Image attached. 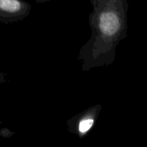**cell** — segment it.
Returning a JSON list of instances; mask_svg holds the SVG:
<instances>
[{
	"label": "cell",
	"instance_id": "6da1fadb",
	"mask_svg": "<svg viewBox=\"0 0 147 147\" xmlns=\"http://www.w3.org/2000/svg\"><path fill=\"white\" fill-rule=\"evenodd\" d=\"M88 16L91 34L78 53L83 72L111 65L116 47L125 39L127 29V0H89Z\"/></svg>",
	"mask_w": 147,
	"mask_h": 147
},
{
	"label": "cell",
	"instance_id": "8992f818",
	"mask_svg": "<svg viewBox=\"0 0 147 147\" xmlns=\"http://www.w3.org/2000/svg\"><path fill=\"white\" fill-rule=\"evenodd\" d=\"M37 3H39V4H43V3H46L47 1H50L51 0H34Z\"/></svg>",
	"mask_w": 147,
	"mask_h": 147
},
{
	"label": "cell",
	"instance_id": "5b68a950",
	"mask_svg": "<svg viewBox=\"0 0 147 147\" xmlns=\"http://www.w3.org/2000/svg\"><path fill=\"white\" fill-rule=\"evenodd\" d=\"M6 81V75L0 72V84Z\"/></svg>",
	"mask_w": 147,
	"mask_h": 147
},
{
	"label": "cell",
	"instance_id": "3957f363",
	"mask_svg": "<svg viewBox=\"0 0 147 147\" xmlns=\"http://www.w3.org/2000/svg\"><path fill=\"white\" fill-rule=\"evenodd\" d=\"M32 6L24 0H0V22H18L30 15Z\"/></svg>",
	"mask_w": 147,
	"mask_h": 147
},
{
	"label": "cell",
	"instance_id": "277c9868",
	"mask_svg": "<svg viewBox=\"0 0 147 147\" xmlns=\"http://www.w3.org/2000/svg\"><path fill=\"white\" fill-rule=\"evenodd\" d=\"M12 134H14V133L11 132L10 130H9L8 129L3 128V129H0V136H1V137L9 138L12 136Z\"/></svg>",
	"mask_w": 147,
	"mask_h": 147
},
{
	"label": "cell",
	"instance_id": "7a4b0ae2",
	"mask_svg": "<svg viewBox=\"0 0 147 147\" xmlns=\"http://www.w3.org/2000/svg\"><path fill=\"white\" fill-rule=\"evenodd\" d=\"M101 110V105H94L72 116L67 121L68 132L80 139L84 138L97 121Z\"/></svg>",
	"mask_w": 147,
	"mask_h": 147
}]
</instances>
